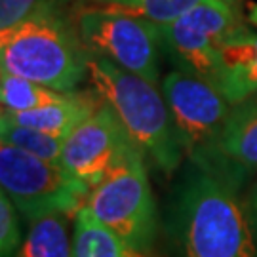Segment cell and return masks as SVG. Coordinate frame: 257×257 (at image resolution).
<instances>
[{"mask_svg": "<svg viewBox=\"0 0 257 257\" xmlns=\"http://www.w3.org/2000/svg\"><path fill=\"white\" fill-rule=\"evenodd\" d=\"M73 257H153L151 251L130 246L103 223L93 217L84 206L74 215Z\"/></svg>", "mask_w": 257, "mask_h": 257, "instance_id": "cell-13", "label": "cell"}, {"mask_svg": "<svg viewBox=\"0 0 257 257\" xmlns=\"http://www.w3.org/2000/svg\"><path fill=\"white\" fill-rule=\"evenodd\" d=\"M78 35L90 54L107 57L130 73L160 82V25L122 10H88L76 21Z\"/></svg>", "mask_w": 257, "mask_h": 257, "instance_id": "cell-6", "label": "cell"}, {"mask_svg": "<svg viewBox=\"0 0 257 257\" xmlns=\"http://www.w3.org/2000/svg\"><path fill=\"white\" fill-rule=\"evenodd\" d=\"M244 210H246L249 229H251L253 238H255V242H257V179H255V183H253V187L249 189L246 200H244Z\"/></svg>", "mask_w": 257, "mask_h": 257, "instance_id": "cell-20", "label": "cell"}, {"mask_svg": "<svg viewBox=\"0 0 257 257\" xmlns=\"http://www.w3.org/2000/svg\"><path fill=\"white\" fill-rule=\"evenodd\" d=\"M139 156L145 153L122 126L116 112L103 101L90 118L67 136L59 164L93 189L116 168Z\"/></svg>", "mask_w": 257, "mask_h": 257, "instance_id": "cell-8", "label": "cell"}, {"mask_svg": "<svg viewBox=\"0 0 257 257\" xmlns=\"http://www.w3.org/2000/svg\"><path fill=\"white\" fill-rule=\"evenodd\" d=\"M86 208L130 246L153 251L158 213L145 170V156L122 164L99 181L88 196Z\"/></svg>", "mask_w": 257, "mask_h": 257, "instance_id": "cell-5", "label": "cell"}, {"mask_svg": "<svg viewBox=\"0 0 257 257\" xmlns=\"http://www.w3.org/2000/svg\"><path fill=\"white\" fill-rule=\"evenodd\" d=\"M189 160L240 193L257 174V93L232 105L219 134Z\"/></svg>", "mask_w": 257, "mask_h": 257, "instance_id": "cell-10", "label": "cell"}, {"mask_svg": "<svg viewBox=\"0 0 257 257\" xmlns=\"http://www.w3.org/2000/svg\"><path fill=\"white\" fill-rule=\"evenodd\" d=\"M101 97L95 92H71L59 101L33 110H25V112L2 110L0 120L16 126L38 130L54 138L67 139V136L76 126H80L84 120L90 118L101 107Z\"/></svg>", "mask_w": 257, "mask_h": 257, "instance_id": "cell-11", "label": "cell"}, {"mask_svg": "<svg viewBox=\"0 0 257 257\" xmlns=\"http://www.w3.org/2000/svg\"><path fill=\"white\" fill-rule=\"evenodd\" d=\"M88 76L93 92L116 112L145 156H151L164 174H174L185 153L156 84L95 54H90Z\"/></svg>", "mask_w": 257, "mask_h": 257, "instance_id": "cell-3", "label": "cell"}, {"mask_svg": "<svg viewBox=\"0 0 257 257\" xmlns=\"http://www.w3.org/2000/svg\"><path fill=\"white\" fill-rule=\"evenodd\" d=\"M97 2L151 19L158 25H168L206 0H97Z\"/></svg>", "mask_w": 257, "mask_h": 257, "instance_id": "cell-17", "label": "cell"}, {"mask_svg": "<svg viewBox=\"0 0 257 257\" xmlns=\"http://www.w3.org/2000/svg\"><path fill=\"white\" fill-rule=\"evenodd\" d=\"M0 139H2V143H10L29 155L38 156L42 160H50V162L61 160L65 141V139L48 136L44 132L25 128V126H16V124L2 122V120H0Z\"/></svg>", "mask_w": 257, "mask_h": 257, "instance_id": "cell-16", "label": "cell"}, {"mask_svg": "<svg viewBox=\"0 0 257 257\" xmlns=\"http://www.w3.org/2000/svg\"><path fill=\"white\" fill-rule=\"evenodd\" d=\"M0 185L27 223L48 215H76L92 193L90 185L59 162L42 160L10 143L0 145Z\"/></svg>", "mask_w": 257, "mask_h": 257, "instance_id": "cell-4", "label": "cell"}, {"mask_svg": "<svg viewBox=\"0 0 257 257\" xmlns=\"http://www.w3.org/2000/svg\"><path fill=\"white\" fill-rule=\"evenodd\" d=\"M249 21H251V23L257 27V4L251 8V12H249Z\"/></svg>", "mask_w": 257, "mask_h": 257, "instance_id": "cell-21", "label": "cell"}, {"mask_svg": "<svg viewBox=\"0 0 257 257\" xmlns=\"http://www.w3.org/2000/svg\"><path fill=\"white\" fill-rule=\"evenodd\" d=\"M67 93L55 92L42 84H37L27 78H21L18 74L8 71H0V103L2 110L8 112H25L38 107H44L50 103L63 99Z\"/></svg>", "mask_w": 257, "mask_h": 257, "instance_id": "cell-15", "label": "cell"}, {"mask_svg": "<svg viewBox=\"0 0 257 257\" xmlns=\"http://www.w3.org/2000/svg\"><path fill=\"white\" fill-rule=\"evenodd\" d=\"M162 92L179 145L191 158L219 134L232 105L215 86L177 69L164 76Z\"/></svg>", "mask_w": 257, "mask_h": 257, "instance_id": "cell-9", "label": "cell"}, {"mask_svg": "<svg viewBox=\"0 0 257 257\" xmlns=\"http://www.w3.org/2000/svg\"><path fill=\"white\" fill-rule=\"evenodd\" d=\"M16 257H73V236L67 215H48L29 223V232Z\"/></svg>", "mask_w": 257, "mask_h": 257, "instance_id": "cell-14", "label": "cell"}, {"mask_svg": "<svg viewBox=\"0 0 257 257\" xmlns=\"http://www.w3.org/2000/svg\"><path fill=\"white\" fill-rule=\"evenodd\" d=\"M21 213L6 193L0 194V257H16L23 244Z\"/></svg>", "mask_w": 257, "mask_h": 257, "instance_id": "cell-18", "label": "cell"}, {"mask_svg": "<svg viewBox=\"0 0 257 257\" xmlns=\"http://www.w3.org/2000/svg\"><path fill=\"white\" fill-rule=\"evenodd\" d=\"M219 90L230 105L257 93V35L246 25L232 33L221 46Z\"/></svg>", "mask_w": 257, "mask_h": 257, "instance_id": "cell-12", "label": "cell"}, {"mask_svg": "<svg viewBox=\"0 0 257 257\" xmlns=\"http://www.w3.org/2000/svg\"><path fill=\"white\" fill-rule=\"evenodd\" d=\"M48 4L50 0H0V35L18 27Z\"/></svg>", "mask_w": 257, "mask_h": 257, "instance_id": "cell-19", "label": "cell"}, {"mask_svg": "<svg viewBox=\"0 0 257 257\" xmlns=\"http://www.w3.org/2000/svg\"><path fill=\"white\" fill-rule=\"evenodd\" d=\"M164 230L168 257H257L238 193L194 164L175 185Z\"/></svg>", "mask_w": 257, "mask_h": 257, "instance_id": "cell-1", "label": "cell"}, {"mask_svg": "<svg viewBox=\"0 0 257 257\" xmlns=\"http://www.w3.org/2000/svg\"><path fill=\"white\" fill-rule=\"evenodd\" d=\"M244 23L238 10L225 0H206L168 25H160L162 48L177 71L217 88L221 46Z\"/></svg>", "mask_w": 257, "mask_h": 257, "instance_id": "cell-7", "label": "cell"}, {"mask_svg": "<svg viewBox=\"0 0 257 257\" xmlns=\"http://www.w3.org/2000/svg\"><path fill=\"white\" fill-rule=\"evenodd\" d=\"M90 52L76 25L52 2L8 33L0 35V67L55 92L71 93L88 74Z\"/></svg>", "mask_w": 257, "mask_h": 257, "instance_id": "cell-2", "label": "cell"}, {"mask_svg": "<svg viewBox=\"0 0 257 257\" xmlns=\"http://www.w3.org/2000/svg\"><path fill=\"white\" fill-rule=\"evenodd\" d=\"M225 2H229V4H232V6H234V4L238 2V0H225Z\"/></svg>", "mask_w": 257, "mask_h": 257, "instance_id": "cell-22", "label": "cell"}]
</instances>
